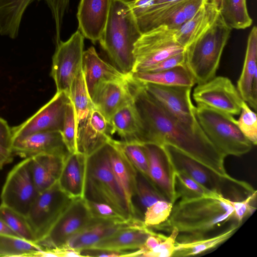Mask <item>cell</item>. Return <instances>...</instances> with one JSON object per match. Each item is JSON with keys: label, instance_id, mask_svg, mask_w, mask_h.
Instances as JSON below:
<instances>
[{"label": "cell", "instance_id": "ab89813d", "mask_svg": "<svg viewBox=\"0 0 257 257\" xmlns=\"http://www.w3.org/2000/svg\"><path fill=\"white\" fill-rule=\"evenodd\" d=\"M61 132L64 142L70 153L78 152L76 115L71 100L66 105Z\"/></svg>", "mask_w": 257, "mask_h": 257}, {"label": "cell", "instance_id": "83f0119b", "mask_svg": "<svg viewBox=\"0 0 257 257\" xmlns=\"http://www.w3.org/2000/svg\"><path fill=\"white\" fill-rule=\"evenodd\" d=\"M219 14L215 7L205 0L202 7L191 19L175 30L176 40L185 48L212 26Z\"/></svg>", "mask_w": 257, "mask_h": 257}, {"label": "cell", "instance_id": "5b68a950", "mask_svg": "<svg viewBox=\"0 0 257 257\" xmlns=\"http://www.w3.org/2000/svg\"><path fill=\"white\" fill-rule=\"evenodd\" d=\"M231 30L219 14L212 26L185 48V65L197 84L216 76Z\"/></svg>", "mask_w": 257, "mask_h": 257}, {"label": "cell", "instance_id": "e0dca14e", "mask_svg": "<svg viewBox=\"0 0 257 257\" xmlns=\"http://www.w3.org/2000/svg\"><path fill=\"white\" fill-rule=\"evenodd\" d=\"M131 74L124 79L102 82L94 91L91 100L94 106L105 116L108 123L117 110L133 101L129 83Z\"/></svg>", "mask_w": 257, "mask_h": 257}, {"label": "cell", "instance_id": "52a82bcc", "mask_svg": "<svg viewBox=\"0 0 257 257\" xmlns=\"http://www.w3.org/2000/svg\"><path fill=\"white\" fill-rule=\"evenodd\" d=\"M175 37V30L161 26L142 34L134 45L132 73L145 71L161 61L185 51Z\"/></svg>", "mask_w": 257, "mask_h": 257}, {"label": "cell", "instance_id": "836d02e7", "mask_svg": "<svg viewBox=\"0 0 257 257\" xmlns=\"http://www.w3.org/2000/svg\"><path fill=\"white\" fill-rule=\"evenodd\" d=\"M160 200H167L146 177L138 171L136 192L132 200L135 217L143 221L146 210Z\"/></svg>", "mask_w": 257, "mask_h": 257}, {"label": "cell", "instance_id": "f907efd6", "mask_svg": "<svg viewBox=\"0 0 257 257\" xmlns=\"http://www.w3.org/2000/svg\"><path fill=\"white\" fill-rule=\"evenodd\" d=\"M0 235H10L20 237L1 219H0Z\"/></svg>", "mask_w": 257, "mask_h": 257}, {"label": "cell", "instance_id": "7dc6e473", "mask_svg": "<svg viewBox=\"0 0 257 257\" xmlns=\"http://www.w3.org/2000/svg\"><path fill=\"white\" fill-rule=\"evenodd\" d=\"M82 256H126L123 252L109 250L97 248H89L80 251Z\"/></svg>", "mask_w": 257, "mask_h": 257}, {"label": "cell", "instance_id": "4fadbf2b", "mask_svg": "<svg viewBox=\"0 0 257 257\" xmlns=\"http://www.w3.org/2000/svg\"><path fill=\"white\" fill-rule=\"evenodd\" d=\"M172 170L182 173L209 190L224 196L227 187L233 186L238 180L221 177L173 146H162ZM229 190V189H228Z\"/></svg>", "mask_w": 257, "mask_h": 257}, {"label": "cell", "instance_id": "7a4b0ae2", "mask_svg": "<svg viewBox=\"0 0 257 257\" xmlns=\"http://www.w3.org/2000/svg\"><path fill=\"white\" fill-rule=\"evenodd\" d=\"M236 221L230 199L212 193L200 197L180 199L173 206L168 219L154 227L159 229H176L177 241L206 237L209 233L230 221Z\"/></svg>", "mask_w": 257, "mask_h": 257}, {"label": "cell", "instance_id": "d6986e66", "mask_svg": "<svg viewBox=\"0 0 257 257\" xmlns=\"http://www.w3.org/2000/svg\"><path fill=\"white\" fill-rule=\"evenodd\" d=\"M110 0H80L77 13L78 30L93 43L99 41L107 21Z\"/></svg>", "mask_w": 257, "mask_h": 257}, {"label": "cell", "instance_id": "277c9868", "mask_svg": "<svg viewBox=\"0 0 257 257\" xmlns=\"http://www.w3.org/2000/svg\"><path fill=\"white\" fill-rule=\"evenodd\" d=\"M83 198L107 204L126 219L136 218L112 170L108 141L86 156Z\"/></svg>", "mask_w": 257, "mask_h": 257}, {"label": "cell", "instance_id": "f5cc1de1", "mask_svg": "<svg viewBox=\"0 0 257 257\" xmlns=\"http://www.w3.org/2000/svg\"><path fill=\"white\" fill-rule=\"evenodd\" d=\"M180 0H154L153 4H168L171 3H174Z\"/></svg>", "mask_w": 257, "mask_h": 257}, {"label": "cell", "instance_id": "5bb4252c", "mask_svg": "<svg viewBox=\"0 0 257 257\" xmlns=\"http://www.w3.org/2000/svg\"><path fill=\"white\" fill-rule=\"evenodd\" d=\"M70 101L68 95L65 92H56L54 96L33 115L20 125L11 128L12 140L36 133L61 132L65 108Z\"/></svg>", "mask_w": 257, "mask_h": 257}, {"label": "cell", "instance_id": "7c38bea8", "mask_svg": "<svg viewBox=\"0 0 257 257\" xmlns=\"http://www.w3.org/2000/svg\"><path fill=\"white\" fill-rule=\"evenodd\" d=\"M193 97L197 104L233 116L240 114L243 101L231 80L222 76L198 84L194 89Z\"/></svg>", "mask_w": 257, "mask_h": 257}, {"label": "cell", "instance_id": "6da1fadb", "mask_svg": "<svg viewBox=\"0 0 257 257\" xmlns=\"http://www.w3.org/2000/svg\"><path fill=\"white\" fill-rule=\"evenodd\" d=\"M129 83L140 123V143L173 146L219 176L233 179L225 170V157L212 144L200 125L187 124L172 115L133 76Z\"/></svg>", "mask_w": 257, "mask_h": 257}, {"label": "cell", "instance_id": "c3c4849f", "mask_svg": "<svg viewBox=\"0 0 257 257\" xmlns=\"http://www.w3.org/2000/svg\"><path fill=\"white\" fill-rule=\"evenodd\" d=\"M12 141L11 128L6 120L0 117V144L10 150Z\"/></svg>", "mask_w": 257, "mask_h": 257}, {"label": "cell", "instance_id": "7402d4cb", "mask_svg": "<svg viewBox=\"0 0 257 257\" xmlns=\"http://www.w3.org/2000/svg\"><path fill=\"white\" fill-rule=\"evenodd\" d=\"M257 28L253 27L248 37L241 73L237 82V89L249 106L257 108Z\"/></svg>", "mask_w": 257, "mask_h": 257}, {"label": "cell", "instance_id": "2e32d148", "mask_svg": "<svg viewBox=\"0 0 257 257\" xmlns=\"http://www.w3.org/2000/svg\"><path fill=\"white\" fill-rule=\"evenodd\" d=\"M10 150L13 155L24 159L43 153L65 157L70 154L60 131L36 133L13 140Z\"/></svg>", "mask_w": 257, "mask_h": 257}, {"label": "cell", "instance_id": "ffe728a7", "mask_svg": "<svg viewBox=\"0 0 257 257\" xmlns=\"http://www.w3.org/2000/svg\"><path fill=\"white\" fill-rule=\"evenodd\" d=\"M110 126L103 114L94 106L77 129L78 151L87 156L110 138Z\"/></svg>", "mask_w": 257, "mask_h": 257}, {"label": "cell", "instance_id": "484cf974", "mask_svg": "<svg viewBox=\"0 0 257 257\" xmlns=\"http://www.w3.org/2000/svg\"><path fill=\"white\" fill-rule=\"evenodd\" d=\"M67 157L43 153L30 157L31 171L39 193L46 190L58 181Z\"/></svg>", "mask_w": 257, "mask_h": 257}, {"label": "cell", "instance_id": "ee69618b", "mask_svg": "<svg viewBox=\"0 0 257 257\" xmlns=\"http://www.w3.org/2000/svg\"><path fill=\"white\" fill-rule=\"evenodd\" d=\"M179 232L175 228L171 230V233L166 236L153 249L142 253L140 256L144 257H171L175 249L176 242Z\"/></svg>", "mask_w": 257, "mask_h": 257}, {"label": "cell", "instance_id": "ac0fdd59", "mask_svg": "<svg viewBox=\"0 0 257 257\" xmlns=\"http://www.w3.org/2000/svg\"><path fill=\"white\" fill-rule=\"evenodd\" d=\"M147 157L149 179L156 189L173 204L177 202L173 182V172L162 146L142 144Z\"/></svg>", "mask_w": 257, "mask_h": 257}, {"label": "cell", "instance_id": "f35d334b", "mask_svg": "<svg viewBox=\"0 0 257 257\" xmlns=\"http://www.w3.org/2000/svg\"><path fill=\"white\" fill-rule=\"evenodd\" d=\"M113 142L124 154L137 170L149 179L148 162L142 144L137 142H125L114 140Z\"/></svg>", "mask_w": 257, "mask_h": 257}, {"label": "cell", "instance_id": "816d5d0a", "mask_svg": "<svg viewBox=\"0 0 257 257\" xmlns=\"http://www.w3.org/2000/svg\"><path fill=\"white\" fill-rule=\"evenodd\" d=\"M210 3H211L215 8L218 11H220L223 0H207Z\"/></svg>", "mask_w": 257, "mask_h": 257}, {"label": "cell", "instance_id": "ba28073f", "mask_svg": "<svg viewBox=\"0 0 257 257\" xmlns=\"http://www.w3.org/2000/svg\"><path fill=\"white\" fill-rule=\"evenodd\" d=\"M73 199L61 190L57 182L39 193L26 216L35 243L47 234Z\"/></svg>", "mask_w": 257, "mask_h": 257}, {"label": "cell", "instance_id": "b9f144b4", "mask_svg": "<svg viewBox=\"0 0 257 257\" xmlns=\"http://www.w3.org/2000/svg\"><path fill=\"white\" fill-rule=\"evenodd\" d=\"M240 116L237 120V126L242 134L252 143L257 144V117L256 114L249 105L243 101Z\"/></svg>", "mask_w": 257, "mask_h": 257}, {"label": "cell", "instance_id": "44dd1931", "mask_svg": "<svg viewBox=\"0 0 257 257\" xmlns=\"http://www.w3.org/2000/svg\"><path fill=\"white\" fill-rule=\"evenodd\" d=\"M141 223H144L143 221L136 218L121 222L95 219L92 223L74 235L60 247L80 251L92 247L120 229Z\"/></svg>", "mask_w": 257, "mask_h": 257}, {"label": "cell", "instance_id": "e575fe53", "mask_svg": "<svg viewBox=\"0 0 257 257\" xmlns=\"http://www.w3.org/2000/svg\"><path fill=\"white\" fill-rule=\"evenodd\" d=\"M219 14L231 29H244L252 22L247 9L246 0H223Z\"/></svg>", "mask_w": 257, "mask_h": 257}, {"label": "cell", "instance_id": "d590c367", "mask_svg": "<svg viewBox=\"0 0 257 257\" xmlns=\"http://www.w3.org/2000/svg\"><path fill=\"white\" fill-rule=\"evenodd\" d=\"M42 249L20 237L0 235V256H39Z\"/></svg>", "mask_w": 257, "mask_h": 257}, {"label": "cell", "instance_id": "1f68e13d", "mask_svg": "<svg viewBox=\"0 0 257 257\" xmlns=\"http://www.w3.org/2000/svg\"><path fill=\"white\" fill-rule=\"evenodd\" d=\"M35 1L0 0V36L17 37L24 14Z\"/></svg>", "mask_w": 257, "mask_h": 257}, {"label": "cell", "instance_id": "d6a6232c", "mask_svg": "<svg viewBox=\"0 0 257 257\" xmlns=\"http://www.w3.org/2000/svg\"><path fill=\"white\" fill-rule=\"evenodd\" d=\"M69 96L74 108L77 129L94 106L87 90L82 66L72 82Z\"/></svg>", "mask_w": 257, "mask_h": 257}, {"label": "cell", "instance_id": "f6af8a7d", "mask_svg": "<svg viewBox=\"0 0 257 257\" xmlns=\"http://www.w3.org/2000/svg\"><path fill=\"white\" fill-rule=\"evenodd\" d=\"M256 197V191L255 190L241 200H230L235 218L238 222L242 223L243 219L249 214H251L255 210V207L252 206V203L255 201Z\"/></svg>", "mask_w": 257, "mask_h": 257}, {"label": "cell", "instance_id": "3957f363", "mask_svg": "<svg viewBox=\"0 0 257 257\" xmlns=\"http://www.w3.org/2000/svg\"><path fill=\"white\" fill-rule=\"evenodd\" d=\"M130 0H110L100 44L113 66L125 74L132 73L134 45L142 35Z\"/></svg>", "mask_w": 257, "mask_h": 257}, {"label": "cell", "instance_id": "681fc988", "mask_svg": "<svg viewBox=\"0 0 257 257\" xmlns=\"http://www.w3.org/2000/svg\"><path fill=\"white\" fill-rule=\"evenodd\" d=\"M13 156L10 150L0 144V170L13 161Z\"/></svg>", "mask_w": 257, "mask_h": 257}, {"label": "cell", "instance_id": "7bdbcfd3", "mask_svg": "<svg viewBox=\"0 0 257 257\" xmlns=\"http://www.w3.org/2000/svg\"><path fill=\"white\" fill-rule=\"evenodd\" d=\"M85 201L90 212L94 219L115 222H121L130 220L126 219L107 204L86 200Z\"/></svg>", "mask_w": 257, "mask_h": 257}, {"label": "cell", "instance_id": "4dcf8cb0", "mask_svg": "<svg viewBox=\"0 0 257 257\" xmlns=\"http://www.w3.org/2000/svg\"><path fill=\"white\" fill-rule=\"evenodd\" d=\"M132 74L135 79L144 83L190 87H192L196 84L186 65L159 72L141 71Z\"/></svg>", "mask_w": 257, "mask_h": 257}, {"label": "cell", "instance_id": "8992f818", "mask_svg": "<svg viewBox=\"0 0 257 257\" xmlns=\"http://www.w3.org/2000/svg\"><path fill=\"white\" fill-rule=\"evenodd\" d=\"M195 114L206 136L225 157H239L251 150L253 145L242 134L233 115L202 104L196 106Z\"/></svg>", "mask_w": 257, "mask_h": 257}, {"label": "cell", "instance_id": "d4e9b609", "mask_svg": "<svg viewBox=\"0 0 257 257\" xmlns=\"http://www.w3.org/2000/svg\"><path fill=\"white\" fill-rule=\"evenodd\" d=\"M154 232L144 223L137 224L118 230L90 248L126 252L129 256L140 249L148 236Z\"/></svg>", "mask_w": 257, "mask_h": 257}, {"label": "cell", "instance_id": "9a60e30c", "mask_svg": "<svg viewBox=\"0 0 257 257\" xmlns=\"http://www.w3.org/2000/svg\"><path fill=\"white\" fill-rule=\"evenodd\" d=\"M142 83L148 94L172 115L187 124L199 125L191 98L192 87Z\"/></svg>", "mask_w": 257, "mask_h": 257}, {"label": "cell", "instance_id": "f1b7e54d", "mask_svg": "<svg viewBox=\"0 0 257 257\" xmlns=\"http://www.w3.org/2000/svg\"><path fill=\"white\" fill-rule=\"evenodd\" d=\"M234 221L226 229L212 237L176 242L173 256H194L214 249L228 239L241 226Z\"/></svg>", "mask_w": 257, "mask_h": 257}, {"label": "cell", "instance_id": "cb8c5ba5", "mask_svg": "<svg viewBox=\"0 0 257 257\" xmlns=\"http://www.w3.org/2000/svg\"><path fill=\"white\" fill-rule=\"evenodd\" d=\"M109 157L112 170L122 189L134 217L132 200L135 194L138 171L111 137L108 141Z\"/></svg>", "mask_w": 257, "mask_h": 257}, {"label": "cell", "instance_id": "603a6c76", "mask_svg": "<svg viewBox=\"0 0 257 257\" xmlns=\"http://www.w3.org/2000/svg\"><path fill=\"white\" fill-rule=\"evenodd\" d=\"M82 68L91 99L95 89L101 82L124 79L131 74H123L114 66L103 61L93 46L84 51Z\"/></svg>", "mask_w": 257, "mask_h": 257}, {"label": "cell", "instance_id": "f546056e", "mask_svg": "<svg viewBox=\"0 0 257 257\" xmlns=\"http://www.w3.org/2000/svg\"><path fill=\"white\" fill-rule=\"evenodd\" d=\"M109 125L110 134L117 133L121 141L139 143L140 123L133 101L117 110L110 118Z\"/></svg>", "mask_w": 257, "mask_h": 257}, {"label": "cell", "instance_id": "bcb514c9", "mask_svg": "<svg viewBox=\"0 0 257 257\" xmlns=\"http://www.w3.org/2000/svg\"><path fill=\"white\" fill-rule=\"evenodd\" d=\"M185 52L184 51L161 61L145 71L156 72L170 69L178 66L185 65Z\"/></svg>", "mask_w": 257, "mask_h": 257}, {"label": "cell", "instance_id": "74e56055", "mask_svg": "<svg viewBox=\"0 0 257 257\" xmlns=\"http://www.w3.org/2000/svg\"><path fill=\"white\" fill-rule=\"evenodd\" d=\"M0 219L20 237L35 242L34 236L26 217L1 203Z\"/></svg>", "mask_w": 257, "mask_h": 257}, {"label": "cell", "instance_id": "8d00e7d4", "mask_svg": "<svg viewBox=\"0 0 257 257\" xmlns=\"http://www.w3.org/2000/svg\"><path fill=\"white\" fill-rule=\"evenodd\" d=\"M173 182L177 200L190 199L212 193L186 175L172 170Z\"/></svg>", "mask_w": 257, "mask_h": 257}, {"label": "cell", "instance_id": "4316f807", "mask_svg": "<svg viewBox=\"0 0 257 257\" xmlns=\"http://www.w3.org/2000/svg\"><path fill=\"white\" fill-rule=\"evenodd\" d=\"M86 156L79 152L66 158L57 181L61 190L72 198H83Z\"/></svg>", "mask_w": 257, "mask_h": 257}, {"label": "cell", "instance_id": "8fae6325", "mask_svg": "<svg viewBox=\"0 0 257 257\" xmlns=\"http://www.w3.org/2000/svg\"><path fill=\"white\" fill-rule=\"evenodd\" d=\"M84 40L78 30L67 41H60L56 44L50 73L56 92L63 91L69 96L72 82L82 66Z\"/></svg>", "mask_w": 257, "mask_h": 257}, {"label": "cell", "instance_id": "9c48e42d", "mask_svg": "<svg viewBox=\"0 0 257 257\" xmlns=\"http://www.w3.org/2000/svg\"><path fill=\"white\" fill-rule=\"evenodd\" d=\"M39 193L31 171L30 157L25 158L8 174L2 190L1 203L26 217Z\"/></svg>", "mask_w": 257, "mask_h": 257}, {"label": "cell", "instance_id": "60d3db41", "mask_svg": "<svg viewBox=\"0 0 257 257\" xmlns=\"http://www.w3.org/2000/svg\"><path fill=\"white\" fill-rule=\"evenodd\" d=\"M173 204L166 200H160L145 211L143 222L148 227H154L165 222L170 216Z\"/></svg>", "mask_w": 257, "mask_h": 257}, {"label": "cell", "instance_id": "30bf717a", "mask_svg": "<svg viewBox=\"0 0 257 257\" xmlns=\"http://www.w3.org/2000/svg\"><path fill=\"white\" fill-rule=\"evenodd\" d=\"M95 219L85 200L74 198L47 234L35 243L43 250L60 247Z\"/></svg>", "mask_w": 257, "mask_h": 257}]
</instances>
